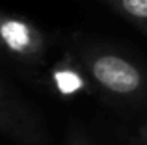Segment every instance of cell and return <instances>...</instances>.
<instances>
[{"label": "cell", "instance_id": "6", "mask_svg": "<svg viewBox=\"0 0 147 145\" xmlns=\"http://www.w3.org/2000/svg\"><path fill=\"white\" fill-rule=\"evenodd\" d=\"M138 140H140L142 145H147V123H144L138 128Z\"/></svg>", "mask_w": 147, "mask_h": 145}, {"label": "cell", "instance_id": "5", "mask_svg": "<svg viewBox=\"0 0 147 145\" xmlns=\"http://www.w3.org/2000/svg\"><path fill=\"white\" fill-rule=\"evenodd\" d=\"M102 2L147 36V0H102Z\"/></svg>", "mask_w": 147, "mask_h": 145}, {"label": "cell", "instance_id": "2", "mask_svg": "<svg viewBox=\"0 0 147 145\" xmlns=\"http://www.w3.org/2000/svg\"><path fill=\"white\" fill-rule=\"evenodd\" d=\"M0 128L17 145H49L43 117L6 80L0 84Z\"/></svg>", "mask_w": 147, "mask_h": 145}, {"label": "cell", "instance_id": "4", "mask_svg": "<svg viewBox=\"0 0 147 145\" xmlns=\"http://www.w3.org/2000/svg\"><path fill=\"white\" fill-rule=\"evenodd\" d=\"M49 80L54 91L61 97H73L78 93H86L88 87L93 86L82 63L75 65L71 60H63L61 63H56V67L49 75Z\"/></svg>", "mask_w": 147, "mask_h": 145}, {"label": "cell", "instance_id": "3", "mask_svg": "<svg viewBox=\"0 0 147 145\" xmlns=\"http://www.w3.org/2000/svg\"><path fill=\"white\" fill-rule=\"evenodd\" d=\"M0 39L9 56L28 67H43L49 39L41 28L19 15L4 13L0 19Z\"/></svg>", "mask_w": 147, "mask_h": 145}, {"label": "cell", "instance_id": "1", "mask_svg": "<svg viewBox=\"0 0 147 145\" xmlns=\"http://www.w3.org/2000/svg\"><path fill=\"white\" fill-rule=\"evenodd\" d=\"M93 87L112 101L134 102L147 95V72L134 60L106 47H90L80 54Z\"/></svg>", "mask_w": 147, "mask_h": 145}, {"label": "cell", "instance_id": "7", "mask_svg": "<svg viewBox=\"0 0 147 145\" xmlns=\"http://www.w3.org/2000/svg\"><path fill=\"white\" fill-rule=\"evenodd\" d=\"M69 145H90L84 138H80L78 134H71V140H69Z\"/></svg>", "mask_w": 147, "mask_h": 145}]
</instances>
